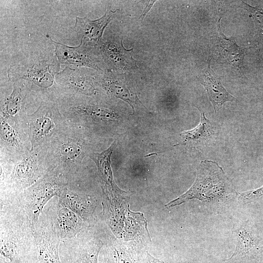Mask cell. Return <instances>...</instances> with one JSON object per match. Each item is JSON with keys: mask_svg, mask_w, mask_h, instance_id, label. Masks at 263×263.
Instances as JSON below:
<instances>
[{"mask_svg": "<svg viewBox=\"0 0 263 263\" xmlns=\"http://www.w3.org/2000/svg\"><path fill=\"white\" fill-rule=\"evenodd\" d=\"M242 2L243 7L248 12L249 16L253 18L257 29L263 31V9L252 7L243 1Z\"/></svg>", "mask_w": 263, "mask_h": 263, "instance_id": "cell-27", "label": "cell"}, {"mask_svg": "<svg viewBox=\"0 0 263 263\" xmlns=\"http://www.w3.org/2000/svg\"><path fill=\"white\" fill-rule=\"evenodd\" d=\"M31 149L42 146L69 124L61 113L56 101L42 100L33 113L27 114Z\"/></svg>", "mask_w": 263, "mask_h": 263, "instance_id": "cell-8", "label": "cell"}, {"mask_svg": "<svg viewBox=\"0 0 263 263\" xmlns=\"http://www.w3.org/2000/svg\"><path fill=\"white\" fill-rule=\"evenodd\" d=\"M86 68L66 66L59 72L55 76L58 95L79 94L97 96L99 89L96 82V74L91 73Z\"/></svg>", "mask_w": 263, "mask_h": 263, "instance_id": "cell-12", "label": "cell"}, {"mask_svg": "<svg viewBox=\"0 0 263 263\" xmlns=\"http://www.w3.org/2000/svg\"><path fill=\"white\" fill-rule=\"evenodd\" d=\"M45 207L34 229L36 248L31 263H61V241L55 225L51 202Z\"/></svg>", "mask_w": 263, "mask_h": 263, "instance_id": "cell-9", "label": "cell"}, {"mask_svg": "<svg viewBox=\"0 0 263 263\" xmlns=\"http://www.w3.org/2000/svg\"><path fill=\"white\" fill-rule=\"evenodd\" d=\"M94 97L79 94H59L56 102L59 111L69 124L91 131H104L119 116Z\"/></svg>", "mask_w": 263, "mask_h": 263, "instance_id": "cell-6", "label": "cell"}, {"mask_svg": "<svg viewBox=\"0 0 263 263\" xmlns=\"http://www.w3.org/2000/svg\"><path fill=\"white\" fill-rule=\"evenodd\" d=\"M111 251L114 263H135L129 251L122 245L115 244Z\"/></svg>", "mask_w": 263, "mask_h": 263, "instance_id": "cell-26", "label": "cell"}, {"mask_svg": "<svg viewBox=\"0 0 263 263\" xmlns=\"http://www.w3.org/2000/svg\"><path fill=\"white\" fill-rule=\"evenodd\" d=\"M48 43L31 46L17 57L7 70V77L13 83L24 80L30 91L40 95L42 100L56 101L58 92L55 76L59 72L60 64L54 46Z\"/></svg>", "mask_w": 263, "mask_h": 263, "instance_id": "cell-1", "label": "cell"}, {"mask_svg": "<svg viewBox=\"0 0 263 263\" xmlns=\"http://www.w3.org/2000/svg\"><path fill=\"white\" fill-rule=\"evenodd\" d=\"M221 17L217 22L218 37L217 50L220 56L226 62L238 71L244 68V59L245 50L248 47L239 46L232 37L225 36L220 26Z\"/></svg>", "mask_w": 263, "mask_h": 263, "instance_id": "cell-23", "label": "cell"}, {"mask_svg": "<svg viewBox=\"0 0 263 263\" xmlns=\"http://www.w3.org/2000/svg\"><path fill=\"white\" fill-rule=\"evenodd\" d=\"M13 83L10 94L0 96V117L14 122L24 121L27 115L26 99L31 91L24 80H19Z\"/></svg>", "mask_w": 263, "mask_h": 263, "instance_id": "cell-16", "label": "cell"}, {"mask_svg": "<svg viewBox=\"0 0 263 263\" xmlns=\"http://www.w3.org/2000/svg\"><path fill=\"white\" fill-rule=\"evenodd\" d=\"M98 89H102L109 97L121 99L127 102L135 112L134 105L142 104L136 93L132 92L126 82L111 73L96 74Z\"/></svg>", "mask_w": 263, "mask_h": 263, "instance_id": "cell-21", "label": "cell"}, {"mask_svg": "<svg viewBox=\"0 0 263 263\" xmlns=\"http://www.w3.org/2000/svg\"><path fill=\"white\" fill-rule=\"evenodd\" d=\"M89 228L69 240L60 242L61 263H98V255L104 243L92 234Z\"/></svg>", "mask_w": 263, "mask_h": 263, "instance_id": "cell-11", "label": "cell"}, {"mask_svg": "<svg viewBox=\"0 0 263 263\" xmlns=\"http://www.w3.org/2000/svg\"><path fill=\"white\" fill-rule=\"evenodd\" d=\"M114 141L110 146L100 152H93L89 157L97 168L100 186L105 201L128 203L131 194L120 188L114 181L111 167V156L115 146Z\"/></svg>", "mask_w": 263, "mask_h": 263, "instance_id": "cell-14", "label": "cell"}, {"mask_svg": "<svg viewBox=\"0 0 263 263\" xmlns=\"http://www.w3.org/2000/svg\"><path fill=\"white\" fill-rule=\"evenodd\" d=\"M155 1L156 0L145 1V2H144V7L143 11L139 18L140 19H141L142 21L143 20L147 14L150 10Z\"/></svg>", "mask_w": 263, "mask_h": 263, "instance_id": "cell-29", "label": "cell"}, {"mask_svg": "<svg viewBox=\"0 0 263 263\" xmlns=\"http://www.w3.org/2000/svg\"><path fill=\"white\" fill-rule=\"evenodd\" d=\"M200 113V121L194 129L180 134V144L198 147L206 145L214 140L218 133L217 127L207 119L204 111L194 106Z\"/></svg>", "mask_w": 263, "mask_h": 263, "instance_id": "cell-22", "label": "cell"}, {"mask_svg": "<svg viewBox=\"0 0 263 263\" xmlns=\"http://www.w3.org/2000/svg\"><path fill=\"white\" fill-rule=\"evenodd\" d=\"M58 197L60 204L75 212L86 222L92 224L98 203L94 196L77 192L67 187Z\"/></svg>", "mask_w": 263, "mask_h": 263, "instance_id": "cell-19", "label": "cell"}, {"mask_svg": "<svg viewBox=\"0 0 263 263\" xmlns=\"http://www.w3.org/2000/svg\"><path fill=\"white\" fill-rule=\"evenodd\" d=\"M143 214L140 213H134L130 210L128 208L124 218L125 225L123 226V236L127 240H137L142 238V232L148 233L146 228V222Z\"/></svg>", "mask_w": 263, "mask_h": 263, "instance_id": "cell-24", "label": "cell"}, {"mask_svg": "<svg viewBox=\"0 0 263 263\" xmlns=\"http://www.w3.org/2000/svg\"><path fill=\"white\" fill-rule=\"evenodd\" d=\"M0 263H30L35 250L34 227L15 200L0 203Z\"/></svg>", "mask_w": 263, "mask_h": 263, "instance_id": "cell-3", "label": "cell"}, {"mask_svg": "<svg viewBox=\"0 0 263 263\" xmlns=\"http://www.w3.org/2000/svg\"><path fill=\"white\" fill-rule=\"evenodd\" d=\"M0 162V201L16 198L51 172L42 146L31 149L29 153L19 161Z\"/></svg>", "mask_w": 263, "mask_h": 263, "instance_id": "cell-5", "label": "cell"}, {"mask_svg": "<svg viewBox=\"0 0 263 263\" xmlns=\"http://www.w3.org/2000/svg\"><path fill=\"white\" fill-rule=\"evenodd\" d=\"M238 195L222 168L216 162L206 160L199 164L196 179L191 187L165 207L171 208L197 199L209 207L218 208Z\"/></svg>", "mask_w": 263, "mask_h": 263, "instance_id": "cell-4", "label": "cell"}, {"mask_svg": "<svg viewBox=\"0 0 263 263\" xmlns=\"http://www.w3.org/2000/svg\"><path fill=\"white\" fill-rule=\"evenodd\" d=\"M68 185L64 178L50 172L13 199L23 209L34 228L49 201L58 197Z\"/></svg>", "mask_w": 263, "mask_h": 263, "instance_id": "cell-7", "label": "cell"}, {"mask_svg": "<svg viewBox=\"0 0 263 263\" xmlns=\"http://www.w3.org/2000/svg\"><path fill=\"white\" fill-rule=\"evenodd\" d=\"M31 147L27 120L14 122L0 117V161H19Z\"/></svg>", "mask_w": 263, "mask_h": 263, "instance_id": "cell-10", "label": "cell"}, {"mask_svg": "<svg viewBox=\"0 0 263 263\" xmlns=\"http://www.w3.org/2000/svg\"><path fill=\"white\" fill-rule=\"evenodd\" d=\"M60 64L66 66L89 68L102 71L105 68L98 48L80 42L75 47L56 42L49 36Z\"/></svg>", "mask_w": 263, "mask_h": 263, "instance_id": "cell-13", "label": "cell"}, {"mask_svg": "<svg viewBox=\"0 0 263 263\" xmlns=\"http://www.w3.org/2000/svg\"><path fill=\"white\" fill-rule=\"evenodd\" d=\"M99 50L103 62L110 69L127 71L138 68L132 56L133 48L126 49L122 39L119 41L113 37L106 38L103 39Z\"/></svg>", "mask_w": 263, "mask_h": 263, "instance_id": "cell-15", "label": "cell"}, {"mask_svg": "<svg viewBox=\"0 0 263 263\" xmlns=\"http://www.w3.org/2000/svg\"><path fill=\"white\" fill-rule=\"evenodd\" d=\"M262 196H263V186L256 189L240 193L238 198L242 202L246 203L250 202Z\"/></svg>", "mask_w": 263, "mask_h": 263, "instance_id": "cell-28", "label": "cell"}, {"mask_svg": "<svg viewBox=\"0 0 263 263\" xmlns=\"http://www.w3.org/2000/svg\"><path fill=\"white\" fill-rule=\"evenodd\" d=\"M147 257L149 263H167L163 261L153 257L149 252H147Z\"/></svg>", "mask_w": 263, "mask_h": 263, "instance_id": "cell-30", "label": "cell"}, {"mask_svg": "<svg viewBox=\"0 0 263 263\" xmlns=\"http://www.w3.org/2000/svg\"><path fill=\"white\" fill-rule=\"evenodd\" d=\"M114 13L108 9L102 17L95 20L76 17L74 29L78 39L81 43L99 48L104 31Z\"/></svg>", "mask_w": 263, "mask_h": 263, "instance_id": "cell-17", "label": "cell"}, {"mask_svg": "<svg viewBox=\"0 0 263 263\" xmlns=\"http://www.w3.org/2000/svg\"><path fill=\"white\" fill-rule=\"evenodd\" d=\"M52 204L55 225L61 241L69 240L92 226L58 201Z\"/></svg>", "mask_w": 263, "mask_h": 263, "instance_id": "cell-18", "label": "cell"}, {"mask_svg": "<svg viewBox=\"0 0 263 263\" xmlns=\"http://www.w3.org/2000/svg\"><path fill=\"white\" fill-rule=\"evenodd\" d=\"M104 263H112L110 258L109 257L108 254L107 255L106 258L104 259Z\"/></svg>", "mask_w": 263, "mask_h": 263, "instance_id": "cell-31", "label": "cell"}, {"mask_svg": "<svg viewBox=\"0 0 263 263\" xmlns=\"http://www.w3.org/2000/svg\"><path fill=\"white\" fill-rule=\"evenodd\" d=\"M234 232L236 237L235 250L230 258L241 255H244L253 250L256 246L255 241L253 236L244 226L238 227L235 229Z\"/></svg>", "mask_w": 263, "mask_h": 263, "instance_id": "cell-25", "label": "cell"}, {"mask_svg": "<svg viewBox=\"0 0 263 263\" xmlns=\"http://www.w3.org/2000/svg\"><path fill=\"white\" fill-rule=\"evenodd\" d=\"M91 132L69 124L42 145L51 172L63 177L72 188L80 176L84 158L93 152Z\"/></svg>", "mask_w": 263, "mask_h": 263, "instance_id": "cell-2", "label": "cell"}, {"mask_svg": "<svg viewBox=\"0 0 263 263\" xmlns=\"http://www.w3.org/2000/svg\"><path fill=\"white\" fill-rule=\"evenodd\" d=\"M210 60H208L207 66L201 71L199 80L205 88L217 114L225 102L236 101V99L223 85L222 76L217 75L211 68Z\"/></svg>", "mask_w": 263, "mask_h": 263, "instance_id": "cell-20", "label": "cell"}]
</instances>
